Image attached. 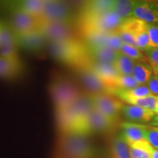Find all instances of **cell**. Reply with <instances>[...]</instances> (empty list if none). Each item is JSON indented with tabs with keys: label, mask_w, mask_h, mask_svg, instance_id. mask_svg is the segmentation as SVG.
Returning a JSON list of instances; mask_svg holds the SVG:
<instances>
[{
	"label": "cell",
	"mask_w": 158,
	"mask_h": 158,
	"mask_svg": "<svg viewBox=\"0 0 158 158\" xmlns=\"http://www.w3.org/2000/svg\"><path fill=\"white\" fill-rule=\"evenodd\" d=\"M94 108L91 94L81 92L70 104L56 110L59 132L76 133L83 119Z\"/></svg>",
	"instance_id": "1"
},
{
	"label": "cell",
	"mask_w": 158,
	"mask_h": 158,
	"mask_svg": "<svg viewBox=\"0 0 158 158\" xmlns=\"http://www.w3.org/2000/svg\"><path fill=\"white\" fill-rule=\"evenodd\" d=\"M55 155L64 158H95L96 150L87 135L59 132Z\"/></svg>",
	"instance_id": "2"
},
{
	"label": "cell",
	"mask_w": 158,
	"mask_h": 158,
	"mask_svg": "<svg viewBox=\"0 0 158 158\" xmlns=\"http://www.w3.org/2000/svg\"><path fill=\"white\" fill-rule=\"evenodd\" d=\"M48 45L49 52L55 59L73 68L91 62L86 43L76 37Z\"/></svg>",
	"instance_id": "3"
},
{
	"label": "cell",
	"mask_w": 158,
	"mask_h": 158,
	"mask_svg": "<svg viewBox=\"0 0 158 158\" xmlns=\"http://www.w3.org/2000/svg\"><path fill=\"white\" fill-rule=\"evenodd\" d=\"M49 92L56 110L66 107L81 93L73 81L59 74L56 75L51 80Z\"/></svg>",
	"instance_id": "4"
},
{
	"label": "cell",
	"mask_w": 158,
	"mask_h": 158,
	"mask_svg": "<svg viewBox=\"0 0 158 158\" xmlns=\"http://www.w3.org/2000/svg\"><path fill=\"white\" fill-rule=\"evenodd\" d=\"M123 21L112 12L81 15V23L85 35L91 33H112L117 30Z\"/></svg>",
	"instance_id": "5"
},
{
	"label": "cell",
	"mask_w": 158,
	"mask_h": 158,
	"mask_svg": "<svg viewBox=\"0 0 158 158\" xmlns=\"http://www.w3.org/2000/svg\"><path fill=\"white\" fill-rule=\"evenodd\" d=\"M76 15L68 3L57 0H44L40 20L43 22L62 23L73 25Z\"/></svg>",
	"instance_id": "6"
},
{
	"label": "cell",
	"mask_w": 158,
	"mask_h": 158,
	"mask_svg": "<svg viewBox=\"0 0 158 158\" xmlns=\"http://www.w3.org/2000/svg\"><path fill=\"white\" fill-rule=\"evenodd\" d=\"M116 122L102 115L94 108L83 119L76 133L87 136L94 133H107L113 130Z\"/></svg>",
	"instance_id": "7"
},
{
	"label": "cell",
	"mask_w": 158,
	"mask_h": 158,
	"mask_svg": "<svg viewBox=\"0 0 158 158\" xmlns=\"http://www.w3.org/2000/svg\"><path fill=\"white\" fill-rule=\"evenodd\" d=\"M74 72L76 75L78 81L89 94H109L110 89L100 78L97 76L94 71L88 64L81 65L74 68Z\"/></svg>",
	"instance_id": "8"
},
{
	"label": "cell",
	"mask_w": 158,
	"mask_h": 158,
	"mask_svg": "<svg viewBox=\"0 0 158 158\" xmlns=\"http://www.w3.org/2000/svg\"><path fill=\"white\" fill-rule=\"evenodd\" d=\"M94 109L110 119L116 121L124 104L115 96L109 94H91Z\"/></svg>",
	"instance_id": "9"
},
{
	"label": "cell",
	"mask_w": 158,
	"mask_h": 158,
	"mask_svg": "<svg viewBox=\"0 0 158 158\" xmlns=\"http://www.w3.org/2000/svg\"><path fill=\"white\" fill-rule=\"evenodd\" d=\"M41 23L42 21L39 18L21 10L14 9L8 24L15 35H22L40 29Z\"/></svg>",
	"instance_id": "10"
},
{
	"label": "cell",
	"mask_w": 158,
	"mask_h": 158,
	"mask_svg": "<svg viewBox=\"0 0 158 158\" xmlns=\"http://www.w3.org/2000/svg\"><path fill=\"white\" fill-rule=\"evenodd\" d=\"M120 27L129 31L135 39L138 48L141 51H147L151 48L147 23L134 17L124 20Z\"/></svg>",
	"instance_id": "11"
},
{
	"label": "cell",
	"mask_w": 158,
	"mask_h": 158,
	"mask_svg": "<svg viewBox=\"0 0 158 158\" xmlns=\"http://www.w3.org/2000/svg\"><path fill=\"white\" fill-rule=\"evenodd\" d=\"M40 29L43 31L48 44L62 42L75 37L73 25L66 23L42 21Z\"/></svg>",
	"instance_id": "12"
},
{
	"label": "cell",
	"mask_w": 158,
	"mask_h": 158,
	"mask_svg": "<svg viewBox=\"0 0 158 158\" xmlns=\"http://www.w3.org/2000/svg\"><path fill=\"white\" fill-rule=\"evenodd\" d=\"M18 48L30 53H39L48 45L40 28L22 35H15Z\"/></svg>",
	"instance_id": "13"
},
{
	"label": "cell",
	"mask_w": 158,
	"mask_h": 158,
	"mask_svg": "<svg viewBox=\"0 0 158 158\" xmlns=\"http://www.w3.org/2000/svg\"><path fill=\"white\" fill-rule=\"evenodd\" d=\"M0 56L7 59H17L18 45L14 31L8 23H0Z\"/></svg>",
	"instance_id": "14"
},
{
	"label": "cell",
	"mask_w": 158,
	"mask_h": 158,
	"mask_svg": "<svg viewBox=\"0 0 158 158\" xmlns=\"http://www.w3.org/2000/svg\"><path fill=\"white\" fill-rule=\"evenodd\" d=\"M133 17L145 23L158 24V4L151 1H136Z\"/></svg>",
	"instance_id": "15"
},
{
	"label": "cell",
	"mask_w": 158,
	"mask_h": 158,
	"mask_svg": "<svg viewBox=\"0 0 158 158\" xmlns=\"http://www.w3.org/2000/svg\"><path fill=\"white\" fill-rule=\"evenodd\" d=\"M147 126L135 122H122L121 124V135L128 144L145 140Z\"/></svg>",
	"instance_id": "16"
},
{
	"label": "cell",
	"mask_w": 158,
	"mask_h": 158,
	"mask_svg": "<svg viewBox=\"0 0 158 158\" xmlns=\"http://www.w3.org/2000/svg\"><path fill=\"white\" fill-rule=\"evenodd\" d=\"M122 112L127 120L135 123L150 122L156 115V114L152 110L133 105H127V106L124 105Z\"/></svg>",
	"instance_id": "17"
},
{
	"label": "cell",
	"mask_w": 158,
	"mask_h": 158,
	"mask_svg": "<svg viewBox=\"0 0 158 158\" xmlns=\"http://www.w3.org/2000/svg\"><path fill=\"white\" fill-rule=\"evenodd\" d=\"M90 66L97 76L110 89L114 87V81L119 76L114 64L90 62Z\"/></svg>",
	"instance_id": "18"
},
{
	"label": "cell",
	"mask_w": 158,
	"mask_h": 158,
	"mask_svg": "<svg viewBox=\"0 0 158 158\" xmlns=\"http://www.w3.org/2000/svg\"><path fill=\"white\" fill-rule=\"evenodd\" d=\"M22 65L19 59H7L0 56V78H16L21 73Z\"/></svg>",
	"instance_id": "19"
},
{
	"label": "cell",
	"mask_w": 158,
	"mask_h": 158,
	"mask_svg": "<svg viewBox=\"0 0 158 158\" xmlns=\"http://www.w3.org/2000/svg\"><path fill=\"white\" fill-rule=\"evenodd\" d=\"M87 46V45H86ZM91 62L114 64L117 51L107 47H87Z\"/></svg>",
	"instance_id": "20"
},
{
	"label": "cell",
	"mask_w": 158,
	"mask_h": 158,
	"mask_svg": "<svg viewBox=\"0 0 158 158\" xmlns=\"http://www.w3.org/2000/svg\"><path fill=\"white\" fill-rule=\"evenodd\" d=\"M135 3L136 1L133 0H113L110 12L124 21L133 17Z\"/></svg>",
	"instance_id": "21"
},
{
	"label": "cell",
	"mask_w": 158,
	"mask_h": 158,
	"mask_svg": "<svg viewBox=\"0 0 158 158\" xmlns=\"http://www.w3.org/2000/svg\"><path fill=\"white\" fill-rule=\"evenodd\" d=\"M135 61L130 57L117 51L114 65L118 75L121 76H132Z\"/></svg>",
	"instance_id": "22"
},
{
	"label": "cell",
	"mask_w": 158,
	"mask_h": 158,
	"mask_svg": "<svg viewBox=\"0 0 158 158\" xmlns=\"http://www.w3.org/2000/svg\"><path fill=\"white\" fill-rule=\"evenodd\" d=\"M153 75V71L148 62H135L133 69L132 76L139 85H146L150 77Z\"/></svg>",
	"instance_id": "23"
},
{
	"label": "cell",
	"mask_w": 158,
	"mask_h": 158,
	"mask_svg": "<svg viewBox=\"0 0 158 158\" xmlns=\"http://www.w3.org/2000/svg\"><path fill=\"white\" fill-rule=\"evenodd\" d=\"M110 149L113 158H131L129 145L124 141L121 134L112 138Z\"/></svg>",
	"instance_id": "24"
},
{
	"label": "cell",
	"mask_w": 158,
	"mask_h": 158,
	"mask_svg": "<svg viewBox=\"0 0 158 158\" xmlns=\"http://www.w3.org/2000/svg\"><path fill=\"white\" fill-rule=\"evenodd\" d=\"M44 0H24L17 2L14 9L21 10L26 13L35 15L40 19Z\"/></svg>",
	"instance_id": "25"
},
{
	"label": "cell",
	"mask_w": 158,
	"mask_h": 158,
	"mask_svg": "<svg viewBox=\"0 0 158 158\" xmlns=\"http://www.w3.org/2000/svg\"><path fill=\"white\" fill-rule=\"evenodd\" d=\"M113 0L108 1H89L84 4L81 15H91L110 12Z\"/></svg>",
	"instance_id": "26"
},
{
	"label": "cell",
	"mask_w": 158,
	"mask_h": 158,
	"mask_svg": "<svg viewBox=\"0 0 158 158\" xmlns=\"http://www.w3.org/2000/svg\"><path fill=\"white\" fill-rule=\"evenodd\" d=\"M128 145L131 158H151L150 149L152 146L146 140H141Z\"/></svg>",
	"instance_id": "27"
},
{
	"label": "cell",
	"mask_w": 158,
	"mask_h": 158,
	"mask_svg": "<svg viewBox=\"0 0 158 158\" xmlns=\"http://www.w3.org/2000/svg\"><path fill=\"white\" fill-rule=\"evenodd\" d=\"M119 51H121L122 54H125L126 56L130 57L135 62H148L147 56L142 51L139 49L135 48V47L132 46V45L126 44V43H122L121 47L119 48Z\"/></svg>",
	"instance_id": "28"
},
{
	"label": "cell",
	"mask_w": 158,
	"mask_h": 158,
	"mask_svg": "<svg viewBox=\"0 0 158 158\" xmlns=\"http://www.w3.org/2000/svg\"><path fill=\"white\" fill-rule=\"evenodd\" d=\"M140 86L134 79L133 76H121L119 75L114 81V87L119 89H133Z\"/></svg>",
	"instance_id": "29"
},
{
	"label": "cell",
	"mask_w": 158,
	"mask_h": 158,
	"mask_svg": "<svg viewBox=\"0 0 158 158\" xmlns=\"http://www.w3.org/2000/svg\"><path fill=\"white\" fill-rule=\"evenodd\" d=\"M144 53L148 63L152 69L153 74L158 75V48H150Z\"/></svg>",
	"instance_id": "30"
},
{
	"label": "cell",
	"mask_w": 158,
	"mask_h": 158,
	"mask_svg": "<svg viewBox=\"0 0 158 158\" xmlns=\"http://www.w3.org/2000/svg\"><path fill=\"white\" fill-rule=\"evenodd\" d=\"M145 140L152 147L158 150V127L148 125Z\"/></svg>",
	"instance_id": "31"
},
{
	"label": "cell",
	"mask_w": 158,
	"mask_h": 158,
	"mask_svg": "<svg viewBox=\"0 0 158 158\" xmlns=\"http://www.w3.org/2000/svg\"><path fill=\"white\" fill-rule=\"evenodd\" d=\"M147 28L151 48H158V24L147 23Z\"/></svg>",
	"instance_id": "32"
},
{
	"label": "cell",
	"mask_w": 158,
	"mask_h": 158,
	"mask_svg": "<svg viewBox=\"0 0 158 158\" xmlns=\"http://www.w3.org/2000/svg\"><path fill=\"white\" fill-rule=\"evenodd\" d=\"M146 85L154 95H158V75L153 74Z\"/></svg>",
	"instance_id": "33"
},
{
	"label": "cell",
	"mask_w": 158,
	"mask_h": 158,
	"mask_svg": "<svg viewBox=\"0 0 158 158\" xmlns=\"http://www.w3.org/2000/svg\"><path fill=\"white\" fill-rule=\"evenodd\" d=\"M150 152H151V158H158V150L152 147Z\"/></svg>",
	"instance_id": "34"
},
{
	"label": "cell",
	"mask_w": 158,
	"mask_h": 158,
	"mask_svg": "<svg viewBox=\"0 0 158 158\" xmlns=\"http://www.w3.org/2000/svg\"><path fill=\"white\" fill-rule=\"evenodd\" d=\"M149 125L158 127V116H155L153 118V119L149 122Z\"/></svg>",
	"instance_id": "35"
},
{
	"label": "cell",
	"mask_w": 158,
	"mask_h": 158,
	"mask_svg": "<svg viewBox=\"0 0 158 158\" xmlns=\"http://www.w3.org/2000/svg\"><path fill=\"white\" fill-rule=\"evenodd\" d=\"M156 114H157V115H158V105H157V111H156Z\"/></svg>",
	"instance_id": "36"
},
{
	"label": "cell",
	"mask_w": 158,
	"mask_h": 158,
	"mask_svg": "<svg viewBox=\"0 0 158 158\" xmlns=\"http://www.w3.org/2000/svg\"><path fill=\"white\" fill-rule=\"evenodd\" d=\"M156 2V3H157V4H158V1H156V2Z\"/></svg>",
	"instance_id": "37"
},
{
	"label": "cell",
	"mask_w": 158,
	"mask_h": 158,
	"mask_svg": "<svg viewBox=\"0 0 158 158\" xmlns=\"http://www.w3.org/2000/svg\"><path fill=\"white\" fill-rule=\"evenodd\" d=\"M0 23H1V21H0Z\"/></svg>",
	"instance_id": "38"
}]
</instances>
